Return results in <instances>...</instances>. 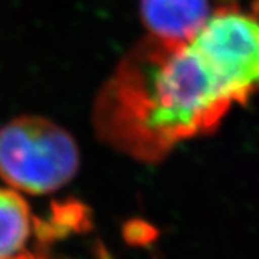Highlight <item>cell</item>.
<instances>
[{
  "label": "cell",
  "instance_id": "6da1fadb",
  "mask_svg": "<svg viewBox=\"0 0 259 259\" xmlns=\"http://www.w3.org/2000/svg\"><path fill=\"white\" fill-rule=\"evenodd\" d=\"M237 106L224 81L191 44L149 36L103 84L94 126L103 142L144 162L214 133Z\"/></svg>",
  "mask_w": 259,
  "mask_h": 259
},
{
  "label": "cell",
  "instance_id": "7a4b0ae2",
  "mask_svg": "<svg viewBox=\"0 0 259 259\" xmlns=\"http://www.w3.org/2000/svg\"><path fill=\"white\" fill-rule=\"evenodd\" d=\"M78 169V145L58 123L21 116L0 126V178L11 189L47 195L69 184Z\"/></svg>",
  "mask_w": 259,
  "mask_h": 259
},
{
  "label": "cell",
  "instance_id": "3957f363",
  "mask_svg": "<svg viewBox=\"0 0 259 259\" xmlns=\"http://www.w3.org/2000/svg\"><path fill=\"white\" fill-rule=\"evenodd\" d=\"M244 106L259 92V10L227 4L211 11L189 39Z\"/></svg>",
  "mask_w": 259,
  "mask_h": 259
},
{
  "label": "cell",
  "instance_id": "277c9868",
  "mask_svg": "<svg viewBox=\"0 0 259 259\" xmlns=\"http://www.w3.org/2000/svg\"><path fill=\"white\" fill-rule=\"evenodd\" d=\"M209 0H141V17L150 36L188 41L211 14Z\"/></svg>",
  "mask_w": 259,
  "mask_h": 259
},
{
  "label": "cell",
  "instance_id": "5b68a950",
  "mask_svg": "<svg viewBox=\"0 0 259 259\" xmlns=\"http://www.w3.org/2000/svg\"><path fill=\"white\" fill-rule=\"evenodd\" d=\"M31 225V211L25 198L11 188H0V259H13L24 253Z\"/></svg>",
  "mask_w": 259,
  "mask_h": 259
},
{
  "label": "cell",
  "instance_id": "8992f818",
  "mask_svg": "<svg viewBox=\"0 0 259 259\" xmlns=\"http://www.w3.org/2000/svg\"><path fill=\"white\" fill-rule=\"evenodd\" d=\"M13 259H41V257H38V256H33V254H30V253H22V254L16 256V257H13Z\"/></svg>",
  "mask_w": 259,
  "mask_h": 259
}]
</instances>
